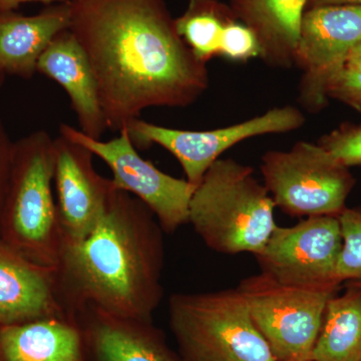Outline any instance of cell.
Wrapping results in <instances>:
<instances>
[{
    "mask_svg": "<svg viewBox=\"0 0 361 361\" xmlns=\"http://www.w3.org/2000/svg\"><path fill=\"white\" fill-rule=\"evenodd\" d=\"M94 157L65 135L54 137V187L65 247L90 234L118 190L97 172Z\"/></svg>",
    "mask_w": 361,
    "mask_h": 361,
    "instance_id": "cell-12",
    "label": "cell"
},
{
    "mask_svg": "<svg viewBox=\"0 0 361 361\" xmlns=\"http://www.w3.org/2000/svg\"><path fill=\"white\" fill-rule=\"evenodd\" d=\"M237 289L278 361L310 360L327 303L338 288L291 286L260 273Z\"/></svg>",
    "mask_w": 361,
    "mask_h": 361,
    "instance_id": "cell-7",
    "label": "cell"
},
{
    "mask_svg": "<svg viewBox=\"0 0 361 361\" xmlns=\"http://www.w3.org/2000/svg\"><path fill=\"white\" fill-rule=\"evenodd\" d=\"M317 144L342 165L348 168L361 166V125L343 123L322 135Z\"/></svg>",
    "mask_w": 361,
    "mask_h": 361,
    "instance_id": "cell-22",
    "label": "cell"
},
{
    "mask_svg": "<svg viewBox=\"0 0 361 361\" xmlns=\"http://www.w3.org/2000/svg\"><path fill=\"white\" fill-rule=\"evenodd\" d=\"M37 71L66 90L77 116L80 132L101 139L104 120L94 71L87 54L70 30L59 33L37 63Z\"/></svg>",
    "mask_w": 361,
    "mask_h": 361,
    "instance_id": "cell-15",
    "label": "cell"
},
{
    "mask_svg": "<svg viewBox=\"0 0 361 361\" xmlns=\"http://www.w3.org/2000/svg\"><path fill=\"white\" fill-rule=\"evenodd\" d=\"M70 11L109 130L120 132L149 108L191 106L208 90L207 63L180 37L163 0H71Z\"/></svg>",
    "mask_w": 361,
    "mask_h": 361,
    "instance_id": "cell-1",
    "label": "cell"
},
{
    "mask_svg": "<svg viewBox=\"0 0 361 361\" xmlns=\"http://www.w3.org/2000/svg\"><path fill=\"white\" fill-rule=\"evenodd\" d=\"M163 232L148 207L118 190L90 234L63 249L56 269L66 310L152 322L163 298Z\"/></svg>",
    "mask_w": 361,
    "mask_h": 361,
    "instance_id": "cell-2",
    "label": "cell"
},
{
    "mask_svg": "<svg viewBox=\"0 0 361 361\" xmlns=\"http://www.w3.org/2000/svg\"><path fill=\"white\" fill-rule=\"evenodd\" d=\"M342 249L338 216H310L292 227H276L256 254L263 274L279 283L308 288H338Z\"/></svg>",
    "mask_w": 361,
    "mask_h": 361,
    "instance_id": "cell-10",
    "label": "cell"
},
{
    "mask_svg": "<svg viewBox=\"0 0 361 361\" xmlns=\"http://www.w3.org/2000/svg\"><path fill=\"white\" fill-rule=\"evenodd\" d=\"M169 313L189 361H278L237 288L174 294Z\"/></svg>",
    "mask_w": 361,
    "mask_h": 361,
    "instance_id": "cell-5",
    "label": "cell"
},
{
    "mask_svg": "<svg viewBox=\"0 0 361 361\" xmlns=\"http://www.w3.org/2000/svg\"><path fill=\"white\" fill-rule=\"evenodd\" d=\"M304 123L302 111L293 106H285L221 129H171L140 118L125 129L135 148L144 149L159 145L170 152L179 161L188 182L197 187L208 169L235 145L259 135L293 132L300 129Z\"/></svg>",
    "mask_w": 361,
    "mask_h": 361,
    "instance_id": "cell-9",
    "label": "cell"
},
{
    "mask_svg": "<svg viewBox=\"0 0 361 361\" xmlns=\"http://www.w3.org/2000/svg\"><path fill=\"white\" fill-rule=\"evenodd\" d=\"M68 1H71V0H0V13L13 11L21 4H25V2H42L44 4H63V2Z\"/></svg>",
    "mask_w": 361,
    "mask_h": 361,
    "instance_id": "cell-26",
    "label": "cell"
},
{
    "mask_svg": "<svg viewBox=\"0 0 361 361\" xmlns=\"http://www.w3.org/2000/svg\"><path fill=\"white\" fill-rule=\"evenodd\" d=\"M310 0H231L235 18L257 37L260 56L272 68L294 65L297 42Z\"/></svg>",
    "mask_w": 361,
    "mask_h": 361,
    "instance_id": "cell-17",
    "label": "cell"
},
{
    "mask_svg": "<svg viewBox=\"0 0 361 361\" xmlns=\"http://www.w3.org/2000/svg\"><path fill=\"white\" fill-rule=\"evenodd\" d=\"M56 267L39 265L0 238V323L63 315Z\"/></svg>",
    "mask_w": 361,
    "mask_h": 361,
    "instance_id": "cell-13",
    "label": "cell"
},
{
    "mask_svg": "<svg viewBox=\"0 0 361 361\" xmlns=\"http://www.w3.org/2000/svg\"><path fill=\"white\" fill-rule=\"evenodd\" d=\"M350 282H355V284H357L358 286L361 287V281H350Z\"/></svg>",
    "mask_w": 361,
    "mask_h": 361,
    "instance_id": "cell-30",
    "label": "cell"
},
{
    "mask_svg": "<svg viewBox=\"0 0 361 361\" xmlns=\"http://www.w3.org/2000/svg\"><path fill=\"white\" fill-rule=\"evenodd\" d=\"M219 56L234 61H247L260 56V47L251 28L234 20L226 25Z\"/></svg>",
    "mask_w": 361,
    "mask_h": 361,
    "instance_id": "cell-23",
    "label": "cell"
},
{
    "mask_svg": "<svg viewBox=\"0 0 361 361\" xmlns=\"http://www.w3.org/2000/svg\"><path fill=\"white\" fill-rule=\"evenodd\" d=\"M14 142L0 118V219L6 200L11 164H13Z\"/></svg>",
    "mask_w": 361,
    "mask_h": 361,
    "instance_id": "cell-25",
    "label": "cell"
},
{
    "mask_svg": "<svg viewBox=\"0 0 361 361\" xmlns=\"http://www.w3.org/2000/svg\"><path fill=\"white\" fill-rule=\"evenodd\" d=\"M361 44V6L311 7L304 13L294 65L302 71L299 101L310 113L329 104L330 80Z\"/></svg>",
    "mask_w": 361,
    "mask_h": 361,
    "instance_id": "cell-11",
    "label": "cell"
},
{
    "mask_svg": "<svg viewBox=\"0 0 361 361\" xmlns=\"http://www.w3.org/2000/svg\"><path fill=\"white\" fill-rule=\"evenodd\" d=\"M234 16L216 0H189L187 11L175 20L176 27L196 58L207 63L219 56L223 32Z\"/></svg>",
    "mask_w": 361,
    "mask_h": 361,
    "instance_id": "cell-20",
    "label": "cell"
},
{
    "mask_svg": "<svg viewBox=\"0 0 361 361\" xmlns=\"http://www.w3.org/2000/svg\"><path fill=\"white\" fill-rule=\"evenodd\" d=\"M327 97L361 113V73L342 70L330 80Z\"/></svg>",
    "mask_w": 361,
    "mask_h": 361,
    "instance_id": "cell-24",
    "label": "cell"
},
{
    "mask_svg": "<svg viewBox=\"0 0 361 361\" xmlns=\"http://www.w3.org/2000/svg\"><path fill=\"white\" fill-rule=\"evenodd\" d=\"M59 134L90 149L113 173L116 189L127 192L148 207L165 233H174L189 223V207L196 187L186 179L161 172L137 151L127 130L110 141L94 139L61 123Z\"/></svg>",
    "mask_w": 361,
    "mask_h": 361,
    "instance_id": "cell-8",
    "label": "cell"
},
{
    "mask_svg": "<svg viewBox=\"0 0 361 361\" xmlns=\"http://www.w3.org/2000/svg\"><path fill=\"white\" fill-rule=\"evenodd\" d=\"M311 7L326 6H361V0H310Z\"/></svg>",
    "mask_w": 361,
    "mask_h": 361,
    "instance_id": "cell-28",
    "label": "cell"
},
{
    "mask_svg": "<svg viewBox=\"0 0 361 361\" xmlns=\"http://www.w3.org/2000/svg\"><path fill=\"white\" fill-rule=\"evenodd\" d=\"M294 361H311V360H294Z\"/></svg>",
    "mask_w": 361,
    "mask_h": 361,
    "instance_id": "cell-31",
    "label": "cell"
},
{
    "mask_svg": "<svg viewBox=\"0 0 361 361\" xmlns=\"http://www.w3.org/2000/svg\"><path fill=\"white\" fill-rule=\"evenodd\" d=\"M275 207L253 169L233 159H218L195 189L189 223L214 251L256 255L276 227Z\"/></svg>",
    "mask_w": 361,
    "mask_h": 361,
    "instance_id": "cell-4",
    "label": "cell"
},
{
    "mask_svg": "<svg viewBox=\"0 0 361 361\" xmlns=\"http://www.w3.org/2000/svg\"><path fill=\"white\" fill-rule=\"evenodd\" d=\"M70 1L51 6L35 16L0 13V71L30 78L54 37L70 30Z\"/></svg>",
    "mask_w": 361,
    "mask_h": 361,
    "instance_id": "cell-16",
    "label": "cell"
},
{
    "mask_svg": "<svg viewBox=\"0 0 361 361\" xmlns=\"http://www.w3.org/2000/svg\"><path fill=\"white\" fill-rule=\"evenodd\" d=\"M78 315L84 323L92 361H174L152 322L97 310Z\"/></svg>",
    "mask_w": 361,
    "mask_h": 361,
    "instance_id": "cell-18",
    "label": "cell"
},
{
    "mask_svg": "<svg viewBox=\"0 0 361 361\" xmlns=\"http://www.w3.org/2000/svg\"><path fill=\"white\" fill-rule=\"evenodd\" d=\"M54 139L44 130L14 142L0 238L33 262L58 267L65 248L54 187Z\"/></svg>",
    "mask_w": 361,
    "mask_h": 361,
    "instance_id": "cell-3",
    "label": "cell"
},
{
    "mask_svg": "<svg viewBox=\"0 0 361 361\" xmlns=\"http://www.w3.org/2000/svg\"><path fill=\"white\" fill-rule=\"evenodd\" d=\"M4 77H6V73H4L0 71V87H1L2 84H4Z\"/></svg>",
    "mask_w": 361,
    "mask_h": 361,
    "instance_id": "cell-29",
    "label": "cell"
},
{
    "mask_svg": "<svg viewBox=\"0 0 361 361\" xmlns=\"http://www.w3.org/2000/svg\"><path fill=\"white\" fill-rule=\"evenodd\" d=\"M343 70L353 71V73H361V44H358L349 54Z\"/></svg>",
    "mask_w": 361,
    "mask_h": 361,
    "instance_id": "cell-27",
    "label": "cell"
},
{
    "mask_svg": "<svg viewBox=\"0 0 361 361\" xmlns=\"http://www.w3.org/2000/svg\"><path fill=\"white\" fill-rule=\"evenodd\" d=\"M311 361H361V287L329 299Z\"/></svg>",
    "mask_w": 361,
    "mask_h": 361,
    "instance_id": "cell-19",
    "label": "cell"
},
{
    "mask_svg": "<svg viewBox=\"0 0 361 361\" xmlns=\"http://www.w3.org/2000/svg\"><path fill=\"white\" fill-rule=\"evenodd\" d=\"M87 332L75 313L0 323V361H85Z\"/></svg>",
    "mask_w": 361,
    "mask_h": 361,
    "instance_id": "cell-14",
    "label": "cell"
},
{
    "mask_svg": "<svg viewBox=\"0 0 361 361\" xmlns=\"http://www.w3.org/2000/svg\"><path fill=\"white\" fill-rule=\"evenodd\" d=\"M261 173L275 206L292 216H338L355 185L349 168L317 142L267 152Z\"/></svg>",
    "mask_w": 361,
    "mask_h": 361,
    "instance_id": "cell-6",
    "label": "cell"
},
{
    "mask_svg": "<svg viewBox=\"0 0 361 361\" xmlns=\"http://www.w3.org/2000/svg\"><path fill=\"white\" fill-rule=\"evenodd\" d=\"M342 249L337 265L339 282L361 281V207L345 208L338 215Z\"/></svg>",
    "mask_w": 361,
    "mask_h": 361,
    "instance_id": "cell-21",
    "label": "cell"
}]
</instances>
